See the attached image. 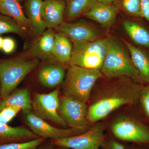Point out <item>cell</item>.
Masks as SVG:
<instances>
[{
    "label": "cell",
    "mask_w": 149,
    "mask_h": 149,
    "mask_svg": "<svg viewBox=\"0 0 149 149\" xmlns=\"http://www.w3.org/2000/svg\"><path fill=\"white\" fill-rule=\"evenodd\" d=\"M0 13L9 17L25 29H30V24L19 0H0Z\"/></svg>",
    "instance_id": "ac0fdd59"
},
{
    "label": "cell",
    "mask_w": 149,
    "mask_h": 149,
    "mask_svg": "<svg viewBox=\"0 0 149 149\" xmlns=\"http://www.w3.org/2000/svg\"><path fill=\"white\" fill-rule=\"evenodd\" d=\"M123 28L134 42L139 45L149 48V32L140 24L133 22L125 21Z\"/></svg>",
    "instance_id": "7402d4cb"
},
{
    "label": "cell",
    "mask_w": 149,
    "mask_h": 149,
    "mask_svg": "<svg viewBox=\"0 0 149 149\" xmlns=\"http://www.w3.org/2000/svg\"><path fill=\"white\" fill-rule=\"evenodd\" d=\"M102 147L103 149H125L123 145L112 139H105Z\"/></svg>",
    "instance_id": "f546056e"
},
{
    "label": "cell",
    "mask_w": 149,
    "mask_h": 149,
    "mask_svg": "<svg viewBox=\"0 0 149 149\" xmlns=\"http://www.w3.org/2000/svg\"><path fill=\"white\" fill-rule=\"evenodd\" d=\"M24 119L33 133L41 138L50 140L64 139L84 133L72 128L63 129L54 127L37 116L32 111L24 113Z\"/></svg>",
    "instance_id": "30bf717a"
},
{
    "label": "cell",
    "mask_w": 149,
    "mask_h": 149,
    "mask_svg": "<svg viewBox=\"0 0 149 149\" xmlns=\"http://www.w3.org/2000/svg\"><path fill=\"white\" fill-rule=\"evenodd\" d=\"M46 140L39 137L27 142L5 144L0 146V149H37L40 145L45 142Z\"/></svg>",
    "instance_id": "d4e9b609"
},
{
    "label": "cell",
    "mask_w": 149,
    "mask_h": 149,
    "mask_svg": "<svg viewBox=\"0 0 149 149\" xmlns=\"http://www.w3.org/2000/svg\"><path fill=\"white\" fill-rule=\"evenodd\" d=\"M43 0H27L25 8L27 17L33 34L39 36L47 29L43 20L42 8Z\"/></svg>",
    "instance_id": "9a60e30c"
},
{
    "label": "cell",
    "mask_w": 149,
    "mask_h": 149,
    "mask_svg": "<svg viewBox=\"0 0 149 149\" xmlns=\"http://www.w3.org/2000/svg\"><path fill=\"white\" fill-rule=\"evenodd\" d=\"M115 0H97V2L106 4H111Z\"/></svg>",
    "instance_id": "d6a6232c"
},
{
    "label": "cell",
    "mask_w": 149,
    "mask_h": 149,
    "mask_svg": "<svg viewBox=\"0 0 149 149\" xmlns=\"http://www.w3.org/2000/svg\"><path fill=\"white\" fill-rule=\"evenodd\" d=\"M58 89L47 94L37 93L32 101V109L37 116L45 120L65 127L67 124L58 112L60 101Z\"/></svg>",
    "instance_id": "ba28073f"
},
{
    "label": "cell",
    "mask_w": 149,
    "mask_h": 149,
    "mask_svg": "<svg viewBox=\"0 0 149 149\" xmlns=\"http://www.w3.org/2000/svg\"><path fill=\"white\" fill-rule=\"evenodd\" d=\"M65 75V68L59 64H50L43 67L38 73V80L42 85L54 88L63 83Z\"/></svg>",
    "instance_id": "e0dca14e"
},
{
    "label": "cell",
    "mask_w": 149,
    "mask_h": 149,
    "mask_svg": "<svg viewBox=\"0 0 149 149\" xmlns=\"http://www.w3.org/2000/svg\"><path fill=\"white\" fill-rule=\"evenodd\" d=\"M39 138L25 127H12L0 122V146L11 143L27 142Z\"/></svg>",
    "instance_id": "4fadbf2b"
},
{
    "label": "cell",
    "mask_w": 149,
    "mask_h": 149,
    "mask_svg": "<svg viewBox=\"0 0 149 149\" xmlns=\"http://www.w3.org/2000/svg\"><path fill=\"white\" fill-rule=\"evenodd\" d=\"M8 33L23 36L26 33V30L12 18L5 15H0V35Z\"/></svg>",
    "instance_id": "cb8c5ba5"
},
{
    "label": "cell",
    "mask_w": 149,
    "mask_h": 149,
    "mask_svg": "<svg viewBox=\"0 0 149 149\" xmlns=\"http://www.w3.org/2000/svg\"><path fill=\"white\" fill-rule=\"evenodd\" d=\"M122 4L128 13L134 16L143 17L141 0H123Z\"/></svg>",
    "instance_id": "4316f807"
},
{
    "label": "cell",
    "mask_w": 149,
    "mask_h": 149,
    "mask_svg": "<svg viewBox=\"0 0 149 149\" xmlns=\"http://www.w3.org/2000/svg\"><path fill=\"white\" fill-rule=\"evenodd\" d=\"M3 40V38L0 36V49H1L2 47Z\"/></svg>",
    "instance_id": "836d02e7"
},
{
    "label": "cell",
    "mask_w": 149,
    "mask_h": 149,
    "mask_svg": "<svg viewBox=\"0 0 149 149\" xmlns=\"http://www.w3.org/2000/svg\"><path fill=\"white\" fill-rule=\"evenodd\" d=\"M20 111H22L21 108L18 106L9 105L5 107L0 111V122L8 124Z\"/></svg>",
    "instance_id": "484cf974"
},
{
    "label": "cell",
    "mask_w": 149,
    "mask_h": 149,
    "mask_svg": "<svg viewBox=\"0 0 149 149\" xmlns=\"http://www.w3.org/2000/svg\"><path fill=\"white\" fill-rule=\"evenodd\" d=\"M118 10L117 7L112 4H106L97 2L83 15L104 26H109L114 21Z\"/></svg>",
    "instance_id": "2e32d148"
},
{
    "label": "cell",
    "mask_w": 149,
    "mask_h": 149,
    "mask_svg": "<svg viewBox=\"0 0 149 149\" xmlns=\"http://www.w3.org/2000/svg\"><path fill=\"white\" fill-rule=\"evenodd\" d=\"M111 129L114 136L121 141L149 143V129L133 118H120L113 123Z\"/></svg>",
    "instance_id": "9c48e42d"
},
{
    "label": "cell",
    "mask_w": 149,
    "mask_h": 149,
    "mask_svg": "<svg viewBox=\"0 0 149 149\" xmlns=\"http://www.w3.org/2000/svg\"><path fill=\"white\" fill-rule=\"evenodd\" d=\"M133 65L139 71L142 82L149 83V56L145 52L125 41Z\"/></svg>",
    "instance_id": "ffe728a7"
},
{
    "label": "cell",
    "mask_w": 149,
    "mask_h": 149,
    "mask_svg": "<svg viewBox=\"0 0 149 149\" xmlns=\"http://www.w3.org/2000/svg\"><path fill=\"white\" fill-rule=\"evenodd\" d=\"M142 16L149 22V0H141Z\"/></svg>",
    "instance_id": "4dcf8cb0"
},
{
    "label": "cell",
    "mask_w": 149,
    "mask_h": 149,
    "mask_svg": "<svg viewBox=\"0 0 149 149\" xmlns=\"http://www.w3.org/2000/svg\"><path fill=\"white\" fill-rule=\"evenodd\" d=\"M105 140L104 125L100 121L93 123L88 130L76 136L50 140L55 147L69 149H100Z\"/></svg>",
    "instance_id": "8992f818"
},
{
    "label": "cell",
    "mask_w": 149,
    "mask_h": 149,
    "mask_svg": "<svg viewBox=\"0 0 149 149\" xmlns=\"http://www.w3.org/2000/svg\"><path fill=\"white\" fill-rule=\"evenodd\" d=\"M139 100L144 111L149 118V84L142 87Z\"/></svg>",
    "instance_id": "83f0119b"
},
{
    "label": "cell",
    "mask_w": 149,
    "mask_h": 149,
    "mask_svg": "<svg viewBox=\"0 0 149 149\" xmlns=\"http://www.w3.org/2000/svg\"><path fill=\"white\" fill-rule=\"evenodd\" d=\"M58 149H69L68 148H62V147H58V148H57Z\"/></svg>",
    "instance_id": "e575fe53"
},
{
    "label": "cell",
    "mask_w": 149,
    "mask_h": 149,
    "mask_svg": "<svg viewBox=\"0 0 149 149\" xmlns=\"http://www.w3.org/2000/svg\"><path fill=\"white\" fill-rule=\"evenodd\" d=\"M107 52L102 66L103 75L108 78L127 77L140 83L138 71L125 49L113 37L107 38Z\"/></svg>",
    "instance_id": "3957f363"
},
{
    "label": "cell",
    "mask_w": 149,
    "mask_h": 149,
    "mask_svg": "<svg viewBox=\"0 0 149 149\" xmlns=\"http://www.w3.org/2000/svg\"><path fill=\"white\" fill-rule=\"evenodd\" d=\"M56 33L52 28H48L32 44L29 54L33 58L46 60L53 56V47Z\"/></svg>",
    "instance_id": "5bb4252c"
},
{
    "label": "cell",
    "mask_w": 149,
    "mask_h": 149,
    "mask_svg": "<svg viewBox=\"0 0 149 149\" xmlns=\"http://www.w3.org/2000/svg\"><path fill=\"white\" fill-rule=\"evenodd\" d=\"M54 29L68 37L73 44L93 42L100 38L97 30L85 22H63Z\"/></svg>",
    "instance_id": "8fae6325"
},
{
    "label": "cell",
    "mask_w": 149,
    "mask_h": 149,
    "mask_svg": "<svg viewBox=\"0 0 149 149\" xmlns=\"http://www.w3.org/2000/svg\"><path fill=\"white\" fill-rule=\"evenodd\" d=\"M9 105L20 107L23 113L32 111V100L29 89H15L6 97L0 100V111Z\"/></svg>",
    "instance_id": "d6986e66"
},
{
    "label": "cell",
    "mask_w": 149,
    "mask_h": 149,
    "mask_svg": "<svg viewBox=\"0 0 149 149\" xmlns=\"http://www.w3.org/2000/svg\"><path fill=\"white\" fill-rule=\"evenodd\" d=\"M107 38L73 44L69 65L90 69H101L107 49Z\"/></svg>",
    "instance_id": "5b68a950"
},
{
    "label": "cell",
    "mask_w": 149,
    "mask_h": 149,
    "mask_svg": "<svg viewBox=\"0 0 149 149\" xmlns=\"http://www.w3.org/2000/svg\"><path fill=\"white\" fill-rule=\"evenodd\" d=\"M97 2V0H68L65 9L66 18L71 20L84 15Z\"/></svg>",
    "instance_id": "603a6c76"
},
{
    "label": "cell",
    "mask_w": 149,
    "mask_h": 149,
    "mask_svg": "<svg viewBox=\"0 0 149 149\" xmlns=\"http://www.w3.org/2000/svg\"><path fill=\"white\" fill-rule=\"evenodd\" d=\"M103 76L100 70L69 65L62 83L63 93L64 97L87 103L95 83Z\"/></svg>",
    "instance_id": "7a4b0ae2"
},
{
    "label": "cell",
    "mask_w": 149,
    "mask_h": 149,
    "mask_svg": "<svg viewBox=\"0 0 149 149\" xmlns=\"http://www.w3.org/2000/svg\"><path fill=\"white\" fill-rule=\"evenodd\" d=\"M65 9L64 0L43 1L42 16L47 28H55L63 22Z\"/></svg>",
    "instance_id": "7c38bea8"
},
{
    "label": "cell",
    "mask_w": 149,
    "mask_h": 149,
    "mask_svg": "<svg viewBox=\"0 0 149 149\" xmlns=\"http://www.w3.org/2000/svg\"><path fill=\"white\" fill-rule=\"evenodd\" d=\"M16 47L15 40L10 37H6L3 40L1 49L6 54H10L14 51Z\"/></svg>",
    "instance_id": "f1b7e54d"
},
{
    "label": "cell",
    "mask_w": 149,
    "mask_h": 149,
    "mask_svg": "<svg viewBox=\"0 0 149 149\" xmlns=\"http://www.w3.org/2000/svg\"><path fill=\"white\" fill-rule=\"evenodd\" d=\"M37 58H16L0 61V100L10 95L39 64Z\"/></svg>",
    "instance_id": "277c9868"
},
{
    "label": "cell",
    "mask_w": 149,
    "mask_h": 149,
    "mask_svg": "<svg viewBox=\"0 0 149 149\" xmlns=\"http://www.w3.org/2000/svg\"><path fill=\"white\" fill-rule=\"evenodd\" d=\"M26 1H27V0H26Z\"/></svg>",
    "instance_id": "d590c367"
},
{
    "label": "cell",
    "mask_w": 149,
    "mask_h": 149,
    "mask_svg": "<svg viewBox=\"0 0 149 149\" xmlns=\"http://www.w3.org/2000/svg\"><path fill=\"white\" fill-rule=\"evenodd\" d=\"M72 50L71 41L68 37L58 32L55 35L52 54L60 62L69 63Z\"/></svg>",
    "instance_id": "44dd1931"
},
{
    "label": "cell",
    "mask_w": 149,
    "mask_h": 149,
    "mask_svg": "<svg viewBox=\"0 0 149 149\" xmlns=\"http://www.w3.org/2000/svg\"><path fill=\"white\" fill-rule=\"evenodd\" d=\"M88 111L87 103L64 96L61 100L59 113L72 129L83 132L88 130Z\"/></svg>",
    "instance_id": "52a82bcc"
},
{
    "label": "cell",
    "mask_w": 149,
    "mask_h": 149,
    "mask_svg": "<svg viewBox=\"0 0 149 149\" xmlns=\"http://www.w3.org/2000/svg\"><path fill=\"white\" fill-rule=\"evenodd\" d=\"M43 144L40 145L37 149H58L56 148L55 147H54L55 146L51 144L50 143L49 144H48V145H43Z\"/></svg>",
    "instance_id": "1f68e13d"
},
{
    "label": "cell",
    "mask_w": 149,
    "mask_h": 149,
    "mask_svg": "<svg viewBox=\"0 0 149 149\" xmlns=\"http://www.w3.org/2000/svg\"><path fill=\"white\" fill-rule=\"evenodd\" d=\"M139 83L129 77H119L99 92L88 107L89 123L100 121L118 108L136 103L142 88Z\"/></svg>",
    "instance_id": "6da1fadb"
}]
</instances>
